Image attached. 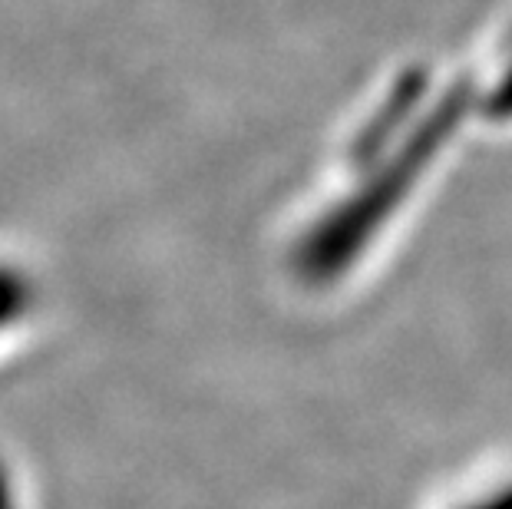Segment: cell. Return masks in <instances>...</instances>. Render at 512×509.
Wrapping results in <instances>:
<instances>
[{
    "mask_svg": "<svg viewBox=\"0 0 512 509\" xmlns=\"http://www.w3.org/2000/svg\"><path fill=\"white\" fill-rule=\"evenodd\" d=\"M479 509H512V490H506L503 496H496V500H489V506H479Z\"/></svg>",
    "mask_w": 512,
    "mask_h": 509,
    "instance_id": "6da1fadb",
    "label": "cell"
}]
</instances>
